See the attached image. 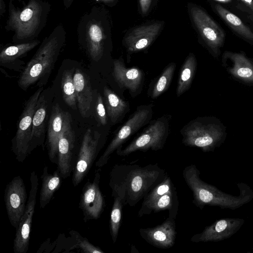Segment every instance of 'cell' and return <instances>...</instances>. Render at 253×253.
Instances as JSON below:
<instances>
[{
    "instance_id": "obj_12",
    "label": "cell",
    "mask_w": 253,
    "mask_h": 253,
    "mask_svg": "<svg viewBox=\"0 0 253 253\" xmlns=\"http://www.w3.org/2000/svg\"><path fill=\"white\" fill-rule=\"evenodd\" d=\"M100 178L97 171L93 181L87 182L83 188L79 206L85 221L99 218L103 211L105 201L99 188Z\"/></svg>"
},
{
    "instance_id": "obj_29",
    "label": "cell",
    "mask_w": 253,
    "mask_h": 253,
    "mask_svg": "<svg viewBox=\"0 0 253 253\" xmlns=\"http://www.w3.org/2000/svg\"><path fill=\"white\" fill-rule=\"evenodd\" d=\"M176 64L174 62L169 64L157 79L151 92V98L155 99L166 91L169 88L173 79Z\"/></svg>"
},
{
    "instance_id": "obj_10",
    "label": "cell",
    "mask_w": 253,
    "mask_h": 253,
    "mask_svg": "<svg viewBox=\"0 0 253 253\" xmlns=\"http://www.w3.org/2000/svg\"><path fill=\"white\" fill-rule=\"evenodd\" d=\"M100 137L101 134L97 131L93 133L90 129L84 133L73 169L74 186H78L82 182L96 159L99 151Z\"/></svg>"
},
{
    "instance_id": "obj_11",
    "label": "cell",
    "mask_w": 253,
    "mask_h": 253,
    "mask_svg": "<svg viewBox=\"0 0 253 253\" xmlns=\"http://www.w3.org/2000/svg\"><path fill=\"white\" fill-rule=\"evenodd\" d=\"M4 199L9 220L16 229L27 205L25 185L20 175L14 177L7 185L4 192Z\"/></svg>"
},
{
    "instance_id": "obj_34",
    "label": "cell",
    "mask_w": 253,
    "mask_h": 253,
    "mask_svg": "<svg viewBox=\"0 0 253 253\" xmlns=\"http://www.w3.org/2000/svg\"><path fill=\"white\" fill-rule=\"evenodd\" d=\"M152 0H139L141 12L146 14L149 9Z\"/></svg>"
},
{
    "instance_id": "obj_13",
    "label": "cell",
    "mask_w": 253,
    "mask_h": 253,
    "mask_svg": "<svg viewBox=\"0 0 253 253\" xmlns=\"http://www.w3.org/2000/svg\"><path fill=\"white\" fill-rule=\"evenodd\" d=\"M75 135L72 127L71 117L65 112L64 122L58 144L57 170L62 178L68 177L72 169V156Z\"/></svg>"
},
{
    "instance_id": "obj_15",
    "label": "cell",
    "mask_w": 253,
    "mask_h": 253,
    "mask_svg": "<svg viewBox=\"0 0 253 253\" xmlns=\"http://www.w3.org/2000/svg\"><path fill=\"white\" fill-rule=\"evenodd\" d=\"M112 74L119 86L127 89L132 97L140 93L144 80L142 70L136 67L127 68L122 58L116 59Z\"/></svg>"
},
{
    "instance_id": "obj_1",
    "label": "cell",
    "mask_w": 253,
    "mask_h": 253,
    "mask_svg": "<svg viewBox=\"0 0 253 253\" xmlns=\"http://www.w3.org/2000/svg\"><path fill=\"white\" fill-rule=\"evenodd\" d=\"M168 176L158 164H116L111 169L109 186L112 196H119L124 206L133 207Z\"/></svg>"
},
{
    "instance_id": "obj_26",
    "label": "cell",
    "mask_w": 253,
    "mask_h": 253,
    "mask_svg": "<svg viewBox=\"0 0 253 253\" xmlns=\"http://www.w3.org/2000/svg\"><path fill=\"white\" fill-rule=\"evenodd\" d=\"M196 67V61L193 54H189L179 71L176 94L180 96L191 86Z\"/></svg>"
},
{
    "instance_id": "obj_24",
    "label": "cell",
    "mask_w": 253,
    "mask_h": 253,
    "mask_svg": "<svg viewBox=\"0 0 253 253\" xmlns=\"http://www.w3.org/2000/svg\"><path fill=\"white\" fill-rule=\"evenodd\" d=\"M62 178L57 169L52 174L48 172V168L45 166L41 176L42 187L40 194V206L43 209L49 203L54 193L58 190Z\"/></svg>"
},
{
    "instance_id": "obj_23",
    "label": "cell",
    "mask_w": 253,
    "mask_h": 253,
    "mask_svg": "<svg viewBox=\"0 0 253 253\" xmlns=\"http://www.w3.org/2000/svg\"><path fill=\"white\" fill-rule=\"evenodd\" d=\"M103 94L106 112L111 122L119 123L129 111V103L107 86L104 87Z\"/></svg>"
},
{
    "instance_id": "obj_36",
    "label": "cell",
    "mask_w": 253,
    "mask_h": 253,
    "mask_svg": "<svg viewBox=\"0 0 253 253\" xmlns=\"http://www.w3.org/2000/svg\"><path fill=\"white\" fill-rule=\"evenodd\" d=\"M74 0H63V4L65 9H68Z\"/></svg>"
},
{
    "instance_id": "obj_32",
    "label": "cell",
    "mask_w": 253,
    "mask_h": 253,
    "mask_svg": "<svg viewBox=\"0 0 253 253\" xmlns=\"http://www.w3.org/2000/svg\"><path fill=\"white\" fill-rule=\"evenodd\" d=\"M96 110L99 123L105 126L107 123V112L102 98L100 94H98L97 95Z\"/></svg>"
},
{
    "instance_id": "obj_14",
    "label": "cell",
    "mask_w": 253,
    "mask_h": 253,
    "mask_svg": "<svg viewBox=\"0 0 253 253\" xmlns=\"http://www.w3.org/2000/svg\"><path fill=\"white\" fill-rule=\"evenodd\" d=\"M245 220L239 218H225L214 221L200 233L194 235L193 242H219L234 235L243 226Z\"/></svg>"
},
{
    "instance_id": "obj_21",
    "label": "cell",
    "mask_w": 253,
    "mask_h": 253,
    "mask_svg": "<svg viewBox=\"0 0 253 253\" xmlns=\"http://www.w3.org/2000/svg\"><path fill=\"white\" fill-rule=\"evenodd\" d=\"M48 99L42 93L38 99L32 122V139L29 154L37 145L42 144L45 129L46 117L48 106Z\"/></svg>"
},
{
    "instance_id": "obj_27",
    "label": "cell",
    "mask_w": 253,
    "mask_h": 253,
    "mask_svg": "<svg viewBox=\"0 0 253 253\" xmlns=\"http://www.w3.org/2000/svg\"><path fill=\"white\" fill-rule=\"evenodd\" d=\"M74 70L72 69L63 72L61 78V88L65 103L73 109H76L77 100L74 83Z\"/></svg>"
},
{
    "instance_id": "obj_16",
    "label": "cell",
    "mask_w": 253,
    "mask_h": 253,
    "mask_svg": "<svg viewBox=\"0 0 253 253\" xmlns=\"http://www.w3.org/2000/svg\"><path fill=\"white\" fill-rule=\"evenodd\" d=\"M175 219L169 215L160 225L152 228L139 229L140 235L147 242L155 247L170 248L174 245L177 235Z\"/></svg>"
},
{
    "instance_id": "obj_22",
    "label": "cell",
    "mask_w": 253,
    "mask_h": 253,
    "mask_svg": "<svg viewBox=\"0 0 253 253\" xmlns=\"http://www.w3.org/2000/svg\"><path fill=\"white\" fill-rule=\"evenodd\" d=\"M178 201L176 189L153 200L145 206L141 207L138 216L149 214L162 211L169 210V215L176 218L178 211Z\"/></svg>"
},
{
    "instance_id": "obj_3",
    "label": "cell",
    "mask_w": 253,
    "mask_h": 253,
    "mask_svg": "<svg viewBox=\"0 0 253 253\" xmlns=\"http://www.w3.org/2000/svg\"><path fill=\"white\" fill-rule=\"evenodd\" d=\"M50 10V4L45 0H29L19 7L14 4L13 0H9L4 29L14 33L12 39L15 44L36 40L46 25Z\"/></svg>"
},
{
    "instance_id": "obj_30",
    "label": "cell",
    "mask_w": 253,
    "mask_h": 253,
    "mask_svg": "<svg viewBox=\"0 0 253 253\" xmlns=\"http://www.w3.org/2000/svg\"><path fill=\"white\" fill-rule=\"evenodd\" d=\"M114 202L111 212L110 230L111 236L114 243L117 239L121 225L122 209L124 206L120 197H114Z\"/></svg>"
},
{
    "instance_id": "obj_2",
    "label": "cell",
    "mask_w": 253,
    "mask_h": 253,
    "mask_svg": "<svg viewBox=\"0 0 253 253\" xmlns=\"http://www.w3.org/2000/svg\"><path fill=\"white\" fill-rule=\"evenodd\" d=\"M200 174V170L193 164L183 170V178L193 193V203L201 210L209 206L234 210L253 199V190L245 183H237L240 193L238 196H233L203 181Z\"/></svg>"
},
{
    "instance_id": "obj_33",
    "label": "cell",
    "mask_w": 253,
    "mask_h": 253,
    "mask_svg": "<svg viewBox=\"0 0 253 253\" xmlns=\"http://www.w3.org/2000/svg\"><path fill=\"white\" fill-rule=\"evenodd\" d=\"M238 75L243 78H249L252 75L253 71L249 68H241L237 71Z\"/></svg>"
},
{
    "instance_id": "obj_17",
    "label": "cell",
    "mask_w": 253,
    "mask_h": 253,
    "mask_svg": "<svg viewBox=\"0 0 253 253\" xmlns=\"http://www.w3.org/2000/svg\"><path fill=\"white\" fill-rule=\"evenodd\" d=\"M162 26L161 23H155L132 30L124 39L127 50L130 52H135L147 48L158 36Z\"/></svg>"
},
{
    "instance_id": "obj_37",
    "label": "cell",
    "mask_w": 253,
    "mask_h": 253,
    "mask_svg": "<svg viewBox=\"0 0 253 253\" xmlns=\"http://www.w3.org/2000/svg\"><path fill=\"white\" fill-rule=\"evenodd\" d=\"M104 3L108 5H111L115 1V0H101Z\"/></svg>"
},
{
    "instance_id": "obj_6",
    "label": "cell",
    "mask_w": 253,
    "mask_h": 253,
    "mask_svg": "<svg viewBox=\"0 0 253 253\" xmlns=\"http://www.w3.org/2000/svg\"><path fill=\"white\" fill-rule=\"evenodd\" d=\"M170 118V115H165L151 122L124 149H122V146L118 148L117 154L126 156L137 151L145 152L149 150L162 149L169 133Z\"/></svg>"
},
{
    "instance_id": "obj_28",
    "label": "cell",
    "mask_w": 253,
    "mask_h": 253,
    "mask_svg": "<svg viewBox=\"0 0 253 253\" xmlns=\"http://www.w3.org/2000/svg\"><path fill=\"white\" fill-rule=\"evenodd\" d=\"M215 9L222 18L236 32L247 38L253 39V33L237 16L219 5H216Z\"/></svg>"
},
{
    "instance_id": "obj_25",
    "label": "cell",
    "mask_w": 253,
    "mask_h": 253,
    "mask_svg": "<svg viewBox=\"0 0 253 253\" xmlns=\"http://www.w3.org/2000/svg\"><path fill=\"white\" fill-rule=\"evenodd\" d=\"M41 43L37 39L29 42L5 47L0 53V63L2 66L15 63Z\"/></svg>"
},
{
    "instance_id": "obj_18",
    "label": "cell",
    "mask_w": 253,
    "mask_h": 253,
    "mask_svg": "<svg viewBox=\"0 0 253 253\" xmlns=\"http://www.w3.org/2000/svg\"><path fill=\"white\" fill-rule=\"evenodd\" d=\"M64 113L58 103L53 106L48 122L47 147L52 163L57 162L58 144L64 122Z\"/></svg>"
},
{
    "instance_id": "obj_31",
    "label": "cell",
    "mask_w": 253,
    "mask_h": 253,
    "mask_svg": "<svg viewBox=\"0 0 253 253\" xmlns=\"http://www.w3.org/2000/svg\"><path fill=\"white\" fill-rule=\"evenodd\" d=\"M73 237L76 239L77 244L74 245L72 249H79L84 253H104L100 248L94 246L89 242L86 238L82 237L80 234L75 231L70 232Z\"/></svg>"
},
{
    "instance_id": "obj_4",
    "label": "cell",
    "mask_w": 253,
    "mask_h": 253,
    "mask_svg": "<svg viewBox=\"0 0 253 253\" xmlns=\"http://www.w3.org/2000/svg\"><path fill=\"white\" fill-rule=\"evenodd\" d=\"M66 36L63 26L59 25L45 37L21 74L18 81L19 87L25 90L48 77L64 45Z\"/></svg>"
},
{
    "instance_id": "obj_19",
    "label": "cell",
    "mask_w": 253,
    "mask_h": 253,
    "mask_svg": "<svg viewBox=\"0 0 253 253\" xmlns=\"http://www.w3.org/2000/svg\"><path fill=\"white\" fill-rule=\"evenodd\" d=\"M193 21L204 39L211 44L218 43L224 33L213 20L203 10L191 8Z\"/></svg>"
},
{
    "instance_id": "obj_8",
    "label": "cell",
    "mask_w": 253,
    "mask_h": 253,
    "mask_svg": "<svg viewBox=\"0 0 253 253\" xmlns=\"http://www.w3.org/2000/svg\"><path fill=\"white\" fill-rule=\"evenodd\" d=\"M43 89L41 86L26 102L19 118L17 130L13 140L12 151L16 159L23 162L29 154L32 139V122L37 104Z\"/></svg>"
},
{
    "instance_id": "obj_35",
    "label": "cell",
    "mask_w": 253,
    "mask_h": 253,
    "mask_svg": "<svg viewBox=\"0 0 253 253\" xmlns=\"http://www.w3.org/2000/svg\"><path fill=\"white\" fill-rule=\"evenodd\" d=\"M6 12V5L4 0H0V16H2Z\"/></svg>"
},
{
    "instance_id": "obj_9",
    "label": "cell",
    "mask_w": 253,
    "mask_h": 253,
    "mask_svg": "<svg viewBox=\"0 0 253 253\" xmlns=\"http://www.w3.org/2000/svg\"><path fill=\"white\" fill-rule=\"evenodd\" d=\"M30 182L31 189L26 208L16 229L13 244L14 253H26L29 249L30 235L39 186L38 178L34 171L31 173Z\"/></svg>"
},
{
    "instance_id": "obj_5",
    "label": "cell",
    "mask_w": 253,
    "mask_h": 253,
    "mask_svg": "<svg viewBox=\"0 0 253 253\" xmlns=\"http://www.w3.org/2000/svg\"><path fill=\"white\" fill-rule=\"evenodd\" d=\"M109 34L107 15L101 7L92 6L82 16L78 25L79 42L96 62L104 55Z\"/></svg>"
},
{
    "instance_id": "obj_20",
    "label": "cell",
    "mask_w": 253,
    "mask_h": 253,
    "mask_svg": "<svg viewBox=\"0 0 253 253\" xmlns=\"http://www.w3.org/2000/svg\"><path fill=\"white\" fill-rule=\"evenodd\" d=\"M74 83L80 113L83 118L87 117L92 101V92L89 81L83 72L77 69L74 74Z\"/></svg>"
},
{
    "instance_id": "obj_7",
    "label": "cell",
    "mask_w": 253,
    "mask_h": 253,
    "mask_svg": "<svg viewBox=\"0 0 253 253\" xmlns=\"http://www.w3.org/2000/svg\"><path fill=\"white\" fill-rule=\"evenodd\" d=\"M153 104L141 105L137 107L125 123L121 126L105 149L96 162V167L105 165L113 153L140 128L148 124L153 115Z\"/></svg>"
}]
</instances>
